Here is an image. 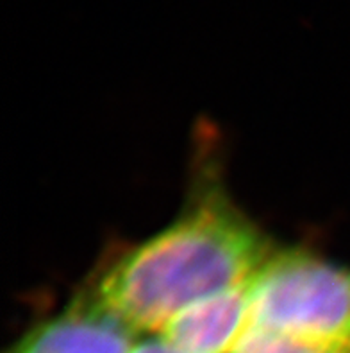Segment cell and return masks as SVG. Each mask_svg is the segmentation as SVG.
<instances>
[{
  "mask_svg": "<svg viewBox=\"0 0 350 353\" xmlns=\"http://www.w3.org/2000/svg\"><path fill=\"white\" fill-rule=\"evenodd\" d=\"M197 185L177 219L113 262L80 300L149 337L191 305L252 282L277 251L274 242L220 178Z\"/></svg>",
  "mask_w": 350,
  "mask_h": 353,
  "instance_id": "6da1fadb",
  "label": "cell"
},
{
  "mask_svg": "<svg viewBox=\"0 0 350 353\" xmlns=\"http://www.w3.org/2000/svg\"><path fill=\"white\" fill-rule=\"evenodd\" d=\"M252 282L191 305L160 337L188 353H231L250 325Z\"/></svg>",
  "mask_w": 350,
  "mask_h": 353,
  "instance_id": "277c9868",
  "label": "cell"
},
{
  "mask_svg": "<svg viewBox=\"0 0 350 353\" xmlns=\"http://www.w3.org/2000/svg\"><path fill=\"white\" fill-rule=\"evenodd\" d=\"M131 353H188L182 350L175 348L170 345L168 341H164L160 336H149L143 337V341H138L136 346L133 348Z\"/></svg>",
  "mask_w": 350,
  "mask_h": 353,
  "instance_id": "8992f818",
  "label": "cell"
},
{
  "mask_svg": "<svg viewBox=\"0 0 350 353\" xmlns=\"http://www.w3.org/2000/svg\"><path fill=\"white\" fill-rule=\"evenodd\" d=\"M138 337L77 296L61 314L27 330L6 353H131Z\"/></svg>",
  "mask_w": 350,
  "mask_h": 353,
  "instance_id": "3957f363",
  "label": "cell"
},
{
  "mask_svg": "<svg viewBox=\"0 0 350 353\" xmlns=\"http://www.w3.org/2000/svg\"><path fill=\"white\" fill-rule=\"evenodd\" d=\"M248 327L331 353H350V265L277 250L252 282Z\"/></svg>",
  "mask_w": 350,
  "mask_h": 353,
  "instance_id": "7a4b0ae2",
  "label": "cell"
},
{
  "mask_svg": "<svg viewBox=\"0 0 350 353\" xmlns=\"http://www.w3.org/2000/svg\"><path fill=\"white\" fill-rule=\"evenodd\" d=\"M231 353H331L325 350L302 345L288 337L248 327Z\"/></svg>",
  "mask_w": 350,
  "mask_h": 353,
  "instance_id": "5b68a950",
  "label": "cell"
}]
</instances>
